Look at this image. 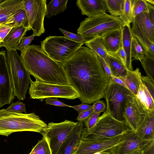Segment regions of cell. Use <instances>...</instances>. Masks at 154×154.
<instances>
[{"label":"cell","mask_w":154,"mask_h":154,"mask_svg":"<svg viewBox=\"0 0 154 154\" xmlns=\"http://www.w3.org/2000/svg\"><path fill=\"white\" fill-rule=\"evenodd\" d=\"M100 113L93 112L89 117L83 122L85 127L82 131L85 133H90L95 125L100 115Z\"/></svg>","instance_id":"36"},{"label":"cell","mask_w":154,"mask_h":154,"mask_svg":"<svg viewBox=\"0 0 154 154\" xmlns=\"http://www.w3.org/2000/svg\"><path fill=\"white\" fill-rule=\"evenodd\" d=\"M122 28L108 31L100 35L107 53L116 54L122 47Z\"/></svg>","instance_id":"17"},{"label":"cell","mask_w":154,"mask_h":154,"mask_svg":"<svg viewBox=\"0 0 154 154\" xmlns=\"http://www.w3.org/2000/svg\"><path fill=\"white\" fill-rule=\"evenodd\" d=\"M146 54L142 46L137 39L133 36L131 48V58H133V59L139 60L141 62Z\"/></svg>","instance_id":"32"},{"label":"cell","mask_w":154,"mask_h":154,"mask_svg":"<svg viewBox=\"0 0 154 154\" xmlns=\"http://www.w3.org/2000/svg\"><path fill=\"white\" fill-rule=\"evenodd\" d=\"M123 26L119 17L105 13L86 17L80 23L77 33L82 37L85 44L106 32L122 28Z\"/></svg>","instance_id":"4"},{"label":"cell","mask_w":154,"mask_h":154,"mask_svg":"<svg viewBox=\"0 0 154 154\" xmlns=\"http://www.w3.org/2000/svg\"><path fill=\"white\" fill-rule=\"evenodd\" d=\"M141 81L154 99V82L147 76H142Z\"/></svg>","instance_id":"40"},{"label":"cell","mask_w":154,"mask_h":154,"mask_svg":"<svg viewBox=\"0 0 154 154\" xmlns=\"http://www.w3.org/2000/svg\"><path fill=\"white\" fill-rule=\"evenodd\" d=\"M85 44L99 57L104 59L107 57L108 53L103 45L101 36H97Z\"/></svg>","instance_id":"29"},{"label":"cell","mask_w":154,"mask_h":154,"mask_svg":"<svg viewBox=\"0 0 154 154\" xmlns=\"http://www.w3.org/2000/svg\"><path fill=\"white\" fill-rule=\"evenodd\" d=\"M4 0H0V3H2V2Z\"/></svg>","instance_id":"56"},{"label":"cell","mask_w":154,"mask_h":154,"mask_svg":"<svg viewBox=\"0 0 154 154\" xmlns=\"http://www.w3.org/2000/svg\"><path fill=\"white\" fill-rule=\"evenodd\" d=\"M92 107V105H88L87 103H82L78 105L70 106V107L75 109L79 114L88 110Z\"/></svg>","instance_id":"46"},{"label":"cell","mask_w":154,"mask_h":154,"mask_svg":"<svg viewBox=\"0 0 154 154\" xmlns=\"http://www.w3.org/2000/svg\"><path fill=\"white\" fill-rule=\"evenodd\" d=\"M105 1L107 9L111 15L118 17L121 14L117 0H105Z\"/></svg>","instance_id":"37"},{"label":"cell","mask_w":154,"mask_h":154,"mask_svg":"<svg viewBox=\"0 0 154 154\" xmlns=\"http://www.w3.org/2000/svg\"><path fill=\"white\" fill-rule=\"evenodd\" d=\"M47 126L34 112L18 113L0 109V135L7 137L13 133L23 131L42 134Z\"/></svg>","instance_id":"3"},{"label":"cell","mask_w":154,"mask_h":154,"mask_svg":"<svg viewBox=\"0 0 154 154\" xmlns=\"http://www.w3.org/2000/svg\"><path fill=\"white\" fill-rule=\"evenodd\" d=\"M21 9H24V0H4L0 3V24H5Z\"/></svg>","instance_id":"20"},{"label":"cell","mask_w":154,"mask_h":154,"mask_svg":"<svg viewBox=\"0 0 154 154\" xmlns=\"http://www.w3.org/2000/svg\"><path fill=\"white\" fill-rule=\"evenodd\" d=\"M0 43H1V42H0Z\"/></svg>","instance_id":"57"},{"label":"cell","mask_w":154,"mask_h":154,"mask_svg":"<svg viewBox=\"0 0 154 154\" xmlns=\"http://www.w3.org/2000/svg\"><path fill=\"white\" fill-rule=\"evenodd\" d=\"M117 56L121 60L123 65L126 67V54L122 46L116 54Z\"/></svg>","instance_id":"47"},{"label":"cell","mask_w":154,"mask_h":154,"mask_svg":"<svg viewBox=\"0 0 154 154\" xmlns=\"http://www.w3.org/2000/svg\"><path fill=\"white\" fill-rule=\"evenodd\" d=\"M122 46L126 56V67L128 70L132 71L131 48L133 35L130 25H123L122 28Z\"/></svg>","instance_id":"23"},{"label":"cell","mask_w":154,"mask_h":154,"mask_svg":"<svg viewBox=\"0 0 154 154\" xmlns=\"http://www.w3.org/2000/svg\"><path fill=\"white\" fill-rule=\"evenodd\" d=\"M5 24H10L13 28L23 26L30 30L32 29L29 25L26 11L23 9L19 10Z\"/></svg>","instance_id":"30"},{"label":"cell","mask_w":154,"mask_h":154,"mask_svg":"<svg viewBox=\"0 0 154 154\" xmlns=\"http://www.w3.org/2000/svg\"><path fill=\"white\" fill-rule=\"evenodd\" d=\"M140 62L147 76L154 82V57L146 54Z\"/></svg>","instance_id":"33"},{"label":"cell","mask_w":154,"mask_h":154,"mask_svg":"<svg viewBox=\"0 0 154 154\" xmlns=\"http://www.w3.org/2000/svg\"><path fill=\"white\" fill-rule=\"evenodd\" d=\"M152 141L140 139L131 129L124 134L123 140L111 149L112 154H129L137 150L143 149Z\"/></svg>","instance_id":"15"},{"label":"cell","mask_w":154,"mask_h":154,"mask_svg":"<svg viewBox=\"0 0 154 154\" xmlns=\"http://www.w3.org/2000/svg\"><path fill=\"white\" fill-rule=\"evenodd\" d=\"M148 3L149 8L148 13L152 26L154 27V5Z\"/></svg>","instance_id":"50"},{"label":"cell","mask_w":154,"mask_h":154,"mask_svg":"<svg viewBox=\"0 0 154 154\" xmlns=\"http://www.w3.org/2000/svg\"><path fill=\"white\" fill-rule=\"evenodd\" d=\"M129 154H143V149L137 150Z\"/></svg>","instance_id":"54"},{"label":"cell","mask_w":154,"mask_h":154,"mask_svg":"<svg viewBox=\"0 0 154 154\" xmlns=\"http://www.w3.org/2000/svg\"><path fill=\"white\" fill-rule=\"evenodd\" d=\"M12 26L8 24H0V42H2L11 29Z\"/></svg>","instance_id":"41"},{"label":"cell","mask_w":154,"mask_h":154,"mask_svg":"<svg viewBox=\"0 0 154 154\" xmlns=\"http://www.w3.org/2000/svg\"><path fill=\"white\" fill-rule=\"evenodd\" d=\"M131 129L125 121L118 120L104 112L99 117L90 133H85L82 131L81 137L106 140L123 135Z\"/></svg>","instance_id":"6"},{"label":"cell","mask_w":154,"mask_h":154,"mask_svg":"<svg viewBox=\"0 0 154 154\" xmlns=\"http://www.w3.org/2000/svg\"><path fill=\"white\" fill-rule=\"evenodd\" d=\"M104 60L109 67L112 75L119 78L125 76L128 69L116 54L108 53L107 57Z\"/></svg>","instance_id":"24"},{"label":"cell","mask_w":154,"mask_h":154,"mask_svg":"<svg viewBox=\"0 0 154 154\" xmlns=\"http://www.w3.org/2000/svg\"><path fill=\"white\" fill-rule=\"evenodd\" d=\"M43 51L56 62L62 63L84 43L72 41L65 36H49L41 41Z\"/></svg>","instance_id":"7"},{"label":"cell","mask_w":154,"mask_h":154,"mask_svg":"<svg viewBox=\"0 0 154 154\" xmlns=\"http://www.w3.org/2000/svg\"><path fill=\"white\" fill-rule=\"evenodd\" d=\"M94 112L100 113L104 112L106 106L103 100H98L95 102L92 105Z\"/></svg>","instance_id":"43"},{"label":"cell","mask_w":154,"mask_h":154,"mask_svg":"<svg viewBox=\"0 0 154 154\" xmlns=\"http://www.w3.org/2000/svg\"><path fill=\"white\" fill-rule=\"evenodd\" d=\"M146 1L148 3L153 5H154V0H146Z\"/></svg>","instance_id":"55"},{"label":"cell","mask_w":154,"mask_h":154,"mask_svg":"<svg viewBox=\"0 0 154 154\" xmlns=\"http://www.w3.org/2000/svg\"><path fill=\"white\" fill-rule=\"evenodd\" d=\"M46 104L54 106L70 107V106L65 104L58 100L57 98H48L45 100Z\"/></svg>","instance_id":"45"},{"label":"cell","mask_w":154,"mask_h":154,"mask_svg":"<svg viewBox=\"0 0 154 154\" xmlns=\"http://www.w3.org/2000/svg\"><path fill=\"white\" fill-rule=\"evenodd\" d=\"M131 31L133 36L141 45L146 54L154 57V43L152 42L136 25L133 23Z\"/></svg>","instance_id":"26"},{"label":"cell","mask_w":154,"mask_h":154,"mask_svg":"<svg viewBox=\"0 0 154 154\" xmlns=\"http://www.w3.org/2000/svg\"><path fill=\"white\" fill-rule=\"evenodd\" d=\"M59 29L64 36L72 41L77 43H84L83 39L80 35L69 32L61 28H59Z\"/></svg>","instance_id":"39"},{"label":"cell","mask_w":154,"mask_h":154,"mask_svg":"<svg viewBox=\"0 0 154 154\" xmlns=\"http://www.w3.org/2000/svg\"><path fill=\"white\" fill-rule=\"evenodd\" d=\"M99 57L100 58L102 65L105 73L108 76L111 78V77L112 75L108 66L107 64L104 59L100 57Z\"/></svg>","instance_id":"49"},{"label":"cell","mask_w":154,"mask_h":154,"mask_svg":"<svg viewBox=\"0 0 154 154\" xmlns=\"http://www.w3.org/2000/svg\"><path fill=\"white\" fill-rule=\"evenodd\" d=\"M61 64L82 103L91 104L104 97L111 78L106 74L99 58L92 50L82 46Z\"/></svg>","instance_id":"1"},{"label":"cell","mask_w":154,"mask_h":154,"mask_svg":"<svg viewBox=\"0 0 154 154\" xmlns=\"http://www.w3.org/2000/svg\"><path fill=\"white\" fill-rule=\"evenodd\" d=\"M123 136L124 134L104 140L81 137L78 146L73 154H93L108 149L122 141Z\"/></svg>","instance_id":"14"},{"label":"cell","mask_w":154,"mask_h":154,"mask_svg":"<svg viewBox=\"0 0 154 154\" xmlns=\"http://www.w3.org/2000/svg\"><path fill=\"white\" fill-rule=\"evenodd\" d=\"M135 133L143 140L149 141L154 140V110L149 112L146 120Z\"/></svg>","instance_id":"22"},{"label":"cell","mask_w":154,"mask_h":154,"mask_svg":"<svg viewBox=\"0 0 154 154\" xmlns=\"http://www.w3.org/2000/svg\"><path fill=\"white\" fill-rule=\"evenodd\" d=\"M149 3L146 0H134L133 8V19L139 14L148 11Z\"/></svg>","instance_id":"35"},{"label":"cell","mask_w":154,"mask_h":154,"mask_svg":"<svg viewBox=\"0 0 154 154\" xmlns=\"http://www.w3.org/2000/svg\"><path fill=\"white\" fill-rule=\"evenodd\" d=\"M134 0H125L124 10L119 17L123 25H130L133 20V8Z\"/></svg>","instance_id":"31"},{"label":"cell","mask_w":154,"mask_h":154,"mask_svg":"<svg viewBox=\"0 0 154 154\" xmlns=\"http://www.w3.org/2000/svg\"><path fill=\"white\" fill-rule=\"evenodd\" d=\"M68 0H53L47 5L46 17L49 18L63 12L67 8Z\"/></svg>","instance_id":"28"},{"label":"cell","mask_w":154,"mask_h":154,"mask_svg":"<svg viewBox=\"0 0 154 154\" xmlns=\"http://www.w3.org/2000/svg\"><path fill=\"white\" fill-rule=\"evenodd\" d=\"M5 51H0V107L10 104L15 98Z\"/></svg>","instance_id":"13"},{"label":"cell","mask_w":154,"mask_h":154,"mask_svg":"<svg viewBox=\"0 0 154 154\" xmlns=\"http://www.w3.org/2000/svg\"><path fill=\"white\" fill-rule=\"evenodd\" d=\"M138 68L134 70L128 69L125 76L120 79L124 82L128 89L135 96L139 90L142 77Z\"/></svg>","instance_id":"25"},{"label":"cell","mask_w":154,"mask_h":154,"mask_svg":"<svg viewBox=\"0 0 154 154\" xmlns=\"http://www.w3.org/2000/svg\"><path fill=\"white\" fill-rule=\"evenodd\" d=\"M31 98L42 102L45 98H61L74 100L79 97L74 88L70 85H60L32 81L29 88Z\"/></svg>","instance_id":"8"},{"label":"cell","mask_w":154,"mask_h":154,"mask_svg":"<svg viewBox=\"0 0 154 154\" xmlns=\"http://www.w3.org/2000/svg\"><path fill=\"white\" fill-rule=\"evenodd\" d=\"M7 61L10 72L14 95L23 100L31 80L17 51H8Z\"/></svg>","instance_id":"5"},{"label":"cell","mask_w":154,"mask_h":154,"mask_svg":"<svg viewBox=\"0 0 154 154\" xmlns=\"http://www.w3.org/2000/svg\"><path fill=\"white\" fill-rule=\"evenodd\" d=\"M132 23L154 43V27L152 26L148 12H144L139 14L133 19Z\"/></svg>","instance_id":"21"},{"label":"cell","mask_w":154,"mask_h":154,"mask_svg":"<svg viewBox=\"0 0 154 154\" xmlns=\"http://www.w3.org/2000/svg\"><path fill=\"white\" fill-rule=\"evenodd\" d=\"M30 30L23 26L13 28L1 43L0 48L4 47L7 51H16L22 38Z\"/></svg>","instance_id":"18"},{"label":"cell","mask_w":154,"mask_h":154,"mask_svg":"<svg viewBox=\"0 0 154 154\" xmlns=\"http://www.w3.org/2000/svg\"><path fill=\"white\" fill-rule=\"evenodd\" d=\"M111 148L104 151L96 152L93 154H112L111 149Z\"/></svg>","instance_id":"53"},{"label":"cell","mask_w":154,"mask_h":154,"mask_svg":"<svg viewBox=\"0 0 154 154\" xmlns=\"http://www.w3.org/2000/svg\"><path fill=\"white\" fill-rule=\"evenodd\" d=\"M125 1V0H117V2L122 14L124 9Z\"/></svg>","instance_id":"52"},{"label":"cell","mask_w":154,"mask_h":154,"mask_svg":"<svg viewBox=\"0 0 154 154\" xmlns=\"http://www.w3.org/2000/svg\"><path fill=\"white\" fill-rule=\"evenodd\" d=\"M132 94L128 89L114 82L111 79L105 91L106 106L104 112L114 119L125 121L123 114L128 96Z\"/></svg>","instance_id":"9"},{"label":"cell","mask_w":154,"mask_h":154,"mask_svg":"<svg viewBox=\"0 0 154 154\" xmlns=\"http://www.w3.org/2000/svg\"><path fill=\"white\" fill-rule=\"evenodd\" d=\"M150 111L131 94L128 96L123 117L130 129L136 132L146 120Z\"/></svg>","instance_id":"12"},{"label":"cell","mask_w":154,"mask_h":154,"mask_svg":"<svg viewBox=\"0 0 154 154\" xmlns=\"http://www.w3.org/2000/svg\"><path fill=\"white\" fill-rule=\"evenodd\" d=\"M35 36L33 34L29 36L23 37L21 40V42L17 48V50L21 51L25 48L29 46Z\"/></svg>","instance_id":"42"},{"label":"cell","mask_w":154,"mask_h":154,"mask_svg":"<svg viewBox=\"0 0 154 154\" xmlns=\"http://www.w3.org/2000/svg\"><path fill=\"white\" fill-rule=\"evenodd\" d=\"M135 97L147 110H154V99L141 80L139 90Z\"/></svg>","instance_id":"27"},{"label":"cell","mask_w":154,"mask_h":154,"mask_svg":"<svg viewBox=\"0 0 154 154\" xmlns=\"http://www.w3.org/2000/svg\"><path fill=\"white\" fill-rule=\"evenodd\" d=\"M6 109L8 111L13 112L26 113L25 104L19 100L15 103L12 102L11 105Z\"/></svg>","instance_id":"38"},{"label":"cell","mask_w":154,"mask_h":154,"mask_svg":"<svg viewBox=\"0 0 154 154\" xmlns=\"http://www.w3.org/2000/svg\"><path fill=\"white\" fill-rule=\"evenodd\" d=\"M78 122L66 119L60 123H48L42 134L49 143L52 154H57L60 147L71 134Z\"/></svg>","instance_id":"10"},{"label":"cell","mask_w":154,"mask_h":154,"mask_svg":"<svg viewBox=\"0 0 154 154\" xmlns=\"http://www.w3.org/2000/svg\"><path fill=\"white\" fill-rule=\"evenodd\" d=\"M143 154H154V140L143 149Z\"/></svg>","instance_id":"48"},{"label":"cell","mask_w":154,"mask_h":154,"mask_svg":"<svg viewBox=\"0 0 154 154\" xmlns=\"http://www.w3.org/2000/svg\"><path fill=\"white\" fill-rule=\"evenodd\" d=\"M21 51L20 57L25 67L36 80L49 84L70 85L61 63L48 56L40 46L29 45Z\"/></svg>","instance_id":"2"},{"label":"cell","mask_w":154,"mask_h":154,"mask_svg":"<svg viewBox=\"0 0 154 154\" xmlns=\"http://www.w3.org/2000/svg\"><path fill=\"white\" fill-rule=\"evenodd\" d=\"M76 4L82 14L88 17L103 14L107 10L105 0H77Z\"/></svg>","instance_id":"16"},{"label":"cell","mask_w":154,"mask_h":154,"mask_svg":"<svg viewBox=\"0 0 154 154\" xmlns=\"http://www.w3.org/2000/svg\"><path fill=\"white\" fill-rule=\"evenodd\" d=\"M94 112L93 107L86 111L82 112L79 114L76 118L78 122H83L87 119Z\"/></svg>","instance_id":"44"},{"label":"cell","mask_w":154,"mask_h":154,"mask_svg":"<svg viewBox=\"0 0 154 154\" xmlns=\"http://www.w3.org/2000/svg\"><path fill=\"white\" fill-rule=\"evenodd\" d=\"M47 0H24V10L29 25L35 36L44 33V20L46 14Z\"/></svg>","instance_id":"11"},{"label":"cell","mask_w":154,"mask_h":154,"mask_svg":"<svg viewBox=\"0 0 154 154\" xmlns=\"http://www.w3.org/2000/svg\"><path fill=\"white\" fill-rule=\"evenodd\" d=\"M29 154H52L47 140L43 136L42 139L39 140Z\"/></svg>","instance_id":"34"},{"label":"cell","mask_w":154,"mask_h":154,"mask_svg":"<svg viewBox=\"0 0 154 154\" xmlns=\"http://www.w3.org/2000/svg\"><path fill=\"white\" fill-rule=\"evenodd\" d=\"M111 78L112 81L115 83L127 88L123 81L119 78L112 75L111 77Z\"/></svg>","instance_id":"51"},{"label":"cell","mask_w":154,"mask_h":154,"mask_svg":"<svg viewBox=\"0 0 154 154\" xmlns=\"http://www.w3.org/2000/svg\"><path fill=\"white\" fill-rule=\"evenodd\" d=\"M83 122H78L73 131L62 144L57 154H73L80 142Z\"/></svg>","instance_id":"19"}]
</instances>
